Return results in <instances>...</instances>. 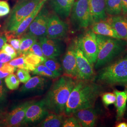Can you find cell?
<instances>
[{
	"instance_id": "1",
	"label": "cell",
	"mask_w": 127,
	"mask_h": 127,
	"mask_svg": "<svg viewBox=\"0 0 127 127\" xmlns=\"http://www.w3.org/2000/svg\"><path fill=\"white\" fill-rule=\"evenodd\" d=\"M103 91L102 86L94 81L78 80L66 103L64 115L69 116L78 110L94 107Z\"/></svg>"
},
{
	"instance_id": "2",
	"label": "cell",
	"mask_w": 127,
	"mask_h": 127,
	"mask_svg": "<svg viewBox=\"0 0 127 127\" xmlns=\"http://www.w3.org/2000/svg\"><path fill=\"white\" fill-rule=\"evenodd\" d=\"M76 82L74 78L64 74L54 82L43 99L48 110L64 114L65 105Z\"/></svg>"
},
{
	"instance_id": "3",
	"label": "cell",
	"mask_w": 127,
	"mask_h": 127,
	"mask_svg": "<svg viewBox=\"0 0 127 127\" xmlns=\"http://www.w3.org/2000/svg\"><path fill=\"white\" fill-rule=\"evenodd\" d=\"M98 44L97 58L94 64L95 69H99L116 59L127 49V41L96 34Z\"/></svg>"
},
{
	"instance_id": "4",
	"label": "cell",
	"mask_w": 127,
	"mask_h": 127,
	"mask_svg": "<svg viewBox=\"0 0 127 127\" xmlns=\"http://www.w3.org/2000/svg\"><path fill=\"white\" fill-rule=\"evenodd\" d=\"M127 80V52L101 68L95 76L96 82L105 85L123 84Z\"/></svg>"
},
{
	"instance_id": "5",
	"label": "cell",
	"mask_w": 127,
	"mask_h": 127,
	"mask_svg": "<svg viewBox=\"0 0 127 127\" xmlns=\"http://www.w3.org/2000/svg\"><path fill=\"white\" fill-rule=\"evenodd\" d=\"M41 0H24L17 1L6 21L5 28L7 33H12L23 20L33 12Z\"/></svg>"
},
{
	"instance_id": "6",
	"label": "cell",
	"mask_w": 127,
	"mask_h": 127,
	"mask_svg": "<svg viewBox=\"0 0 127 127\" xmlns=\"http://www.w3.org/2000/svg\"><path fill=\"white\" fill-rule=\"evenodd\" d=\"M77 45L92 65L95 63L98 52L96 34L89 30L75 40Z\"/></svg>"
},
{
	"instance_id": "7",
	"label": "cell",
	"mask_w": 127,
	"mask_h": 127,
	"mask_svg": "<svg viewBox=\"0 0 127 127\" xmlns=\"http://www.w3.org/2000/svg\"><path fill=\"white\" fill-rule=\"evenodd\" d=\"M71 20L77 27L86 28L92 25L89 0H76L71 10Z\"/></svg>"
},
{
	"instance_id": "8",
	"label": "cell",
	"mask_w": 127,
	"mask_h": 127,
	"mask_svg": "<svg viewBox=\"0 0 127 127\" xmlns=\"http://www.w3.org/2000/svg\"><path fill=\"white\" fill-rule=\"evenodd\" d=\"M74 41L78 72L77 80L94 81L96 75L93 65L85 57L82 50L77 45L76 41Z\"/></svg>"
},
{
	"instance_id": "9",
	"label": "cell",
	"mask_w": 127,
	"mask_h": 127,
	"mask_svg": "<svg viewBox=\"0 0 127 127\" xmlns=\"http://www.w3.org/2000/svg\"><path fill=\"white\" fill-rule=\"evenodd\" d=\"M50 16L46 6L43 5L28 27V33L37 38L46 37L47 25Z\"/></svg>"
},
{
	"instance_id": "10",
	"label": "cell",
	"mask_w": 127,
	"mask_h": 127,
	"mask_svg": "<svg viewBox=\"0 0 127 127\" xmlns=\"http://www.w3.org/2000/svg\"><path fill=\"white\" fill-rule=\"evenodd\" d=\"M44 100L34 101L27 108L22 125L36 123L43 120L49 114Z\"/></svg>"
},
{
	"instance_id": "11",
	"label": "cell",
	"mask_w": 127,
	"mask_h": 127,
	"mask_svg": "<svg viewBox=\"0 0 127 127\" xmlns=\"http://www.w3.org/2000/svg\"><path fill=\"white\" fill-rule=\"evenodd\" d=\"M68 25L56 15H50L48 20L46 37L51 39H61L67 35Z\"/></svg>"
},
{
	"instance_id": "12",
	"label": "cell",
	"mask_w": 127,
	"mask_h": 127,
	"mask_svg": "<svg viewBox=\"0 0 127 127\" xmlns=\"http://www.w3.org/2000/svg\"><path fill=\"white\" fill-rule=\"evenodd\" d=\"M62 66L64 75L77 80L78 72L75 41L69 45L64 55L62 61Z\"/></svg>"
},
{
	"instance_id": "13",
	"label": "cell",
	"mask_w": 127,
	"mask_h": 127,
	"mask_svg": "<svg viewBox=\"0 0 127 127\" xmlns=\"http://www.w3.org/2000/svg\"><path fill=\"white\" fill-rule=\"evenodd\" d=\"M42 52L46 59H56L62 54L63 45L60 39L47 37L39 38Z\"/></svg>"
},
{
	"instance_id": "14",
	"label": "cell",
	"mask_w": 127,
	"mask_h": 127,
	"mask_svg": "<svg viewBox=\"0 0 127 127\" xmlns=\"http://www.w3.org/2000/svg\"><path fill=\"white\" fill-rule=\"evenodd\" d=\"M33 102L31 101L25 102L7 114L3 121L4 126L17 127L22 125L27 108Z\"/></svg>"
},
{
	"instance_id": "15",
	"label": "cell",
	"mask_w": 127,
	"mask_h": 127,
	"mask_svg": "<svg viewBox=\"0 0 127 127\" xmlns=\"http://www.w3.org/2000/svg\"><path fill=\"white\" fill-rule=\"evenodd\" d=\"M72 115L77 119L81 127H94L98 117L97 111L94 107L78 110Z\"/></svg>"
},
{
	"instance_id": "16",
	"label": "cell",
	"mask_w": 127,
	"mask_h": 127,
	"mask_svg": "<svg viewBox=\"0 0 127 127\" xmlns=\"http://www.w3.org/2000/svg\"><path fill=\"white\" fill-rule=\"evenodd\" d=\"M75 0H49L51 9L60 18H68Z\"/></svg>"
},
{
	"instance_id": "17",
	"label": "cell",
	"mask_w": 127,
	"mask_h": 127,
	"mask_svg": "<svg viewBox=\"0 0 127 127\" xmlns=\"http://www.w3.org/2000/svg\"><path fill=\"white\" fill-rule=\"evenodd\" d=\"M105 1L106 0H89L93 24L100 21H104L107 18Z\"/></svg>"
},
{
	"instance_id": "18",
	"label": "cell",
	"mask_w": 127,
	"mask_h": 127,
	"mask_svg": "<svg viewBox=\"0 0 127 127\" xmlns=\"http://www.w3.org/2000/svg\"><path fill=\"white\" fill-rule=\"evenodd\" d=\"M47 0H41L40 2L37 5L35 9L33 11V12L30 14L29 16H28L26 18H25L23 21L20 23V24L18 26L16 30L12 33H9L13 34L14 36L20 37L22 36L23 34L27 31V29L32 21L36 17L37 15L39 12L41 8L44 4L46 1Z\"/></svg>"
},
{
	"instance_id": "19",
	"label": "cell",
	"mask_w": 127,
	"mask_h": 127,
	"mask_svg": "<svg viewBox=\"0 0 127 127\" xmlns=\"http://www.w3.org/2000/svg\"><path fill=\"white\" fill-rule=\"evenodd\" d=\"M107 22L113 27L121 39L127 41V18L114 16L109 18Z\"/></svg>"
},
{
	"instance_id": "20",
	"label": "cell",
	"mask_w": 127,
	"mask_h": 127,
	"mask_svg": "<svg viewBox=\"0 0 127 127\" xmlns=\"http://www.w3.org/2000/svg\"><path fill=\"white\" fill-rule=\"evenodd\" d=\"M114 94L116 95V102L115 103L116 108V119L117 121H121L125 114L126 109L127 102V85L124 91H119L114 90Z\"/></svg>"
},
{
	"instance_id": "21",
	"label": "cell",
	"mask_w": 127,
	"mask_h": 127,
	"mask_svg": "<svg viewBox=\"0 0 127 127\" xmlns=\"http://www.w3.org/2000/svg\"><path fill=\"white\" fill-rule=\"evenodd\" d=\"M92 31L96 34L121 39L114 28L107 21H105V20L94 23Z\"/></svg>"
},
{
	"instance_id": "22",
	"label": "cell",
	"mask_w": 127,
	"mask_h": 127,
	"mask_svg": "<svg viewBox=\"0 0 127 127\" xmlns=\"http://www.w3.org/2000/svg\"><path fill=\"white\" fill-rule=\"evenodd\" d=\"M46 79L41 76L37 75L31 78L23 85L20 91L22 93H26L37 90L42 89L45 86Z\"/></svg>"
},
{
	"instance_id": "23",
	"label": "cell",
	"mask_w": 127,
	"mask_h": 127,
	"mask_svg": "<svg viewBox=\"0 0 127 127\" xmlns=\"http://www.w3.org/2000/svg\"><path fill=\"white\" fill-rule=\"evenodd\" d=\"M64 114H48L43 119L39 126L42 127H62L64 120Z\"/></svg>"
},
{
	"instance_id": "24",
	"label": "cell",
	"mask_w": 127,
	"mask_h": 127,
	"mask_svg": "<svg viewBox=\"0 0 127 127\" xmlns=\"http://www.w3.org/2000/svg\"><path fill=\"white\" fill-rule=\"evenodd\" d=\"M37 41L36 37L28 33L22 36L18 51L19 55H25L27 53L32 45Z\"/></svg>"
},
{
	"instance_id": "25",
	"label": "cell",
	"mask_w": 127,
	"mask_h": 127,
	"mask_svg": "<svg viewBox=\"0 0 127 127\" xmlns=\"http://www.w3.org/2000/svg\"><path fill=\"white\" fill-rule=\"evenodd\" d=\"M23 56L25 62L27 64V71L29 72H33L36 67L43 63L46 59L31 52H28Z\"/></svg>"
},
{
	"instance_id": "26",
	"label": "cell",
	"mask_w": 127,
	"mask_h": 127,
	"mask_svg": "<svg viewBox=\"0 0 127 127\" xmlns=\"http://www.w3.org/2000/svg\"><path fill=\"white\" fill-rule=\"evenodd\" d=\"M105 11L106 13L112 16H116L121 13V0H106Z\"/></svg>"
},
{
	"instance_id": "27",
	"label": "cell",
	"mask_w": 127,
	"mask_h": 127,
	"mask_svg": "<svg viewBox=\"0 0 127 127\" xmlns=\"http://www.w3.org/2000/svg\"><path fill=\"white\" fill-rule=\"evenodd\" d=\"M44 64L54 73L58 77L62 75V66L55 59H46L43 62Z\"/></svg>"
},
{
	"instance_id": "28",
	"label": "cell",
	"mask_w": 127,
	"mask_h": 127,
	"mask_svg": "<svg viewBox=\"0 0 127 127\" xmlns=\"http://www.w3.org/2000/svg\"><path fill=\"white\" fill-rule=\"evenodd\" d=\"M33 74L41 76L55 79L58 77L44 64H40L33 71Z\"/></svg>"
},
{
	"instance_id": "29",
	"label": "cell",
	"mask_w": 127,
	"mask_h": 127,
	"mask_svg": "<svg viewBox=\"0 0 127 127\" xmlns=\"http://www.w3.org/2000/svg\"><path fill=\"white\" fill-rule=\"evenodd\" d=\"M4 81L7 87L12 91L17 90L20 84V82L18 77L13 73L9 74L5 77Z\"/></svg>"
},
{
	"instance_id": "30",
	"label": "cell",
	"mask_w": 127,
	"mask_h": 127,
	"mask_svg": "<svg viewBox=\"0 0 127 127\" xmlns=\"http://www.w3.org/2000/svg\"><path fill=\"white\" fill-rule=\"evenodd\" d=\"M8 63L16 68L27 70V64L25 62L24 56L23 55H21L18 58H14L9 62Z\"/></svg>"
},
{
	"instance_id": "31",
	"label": "cell",
	"mask_w": 127,
	"mask_h": 127,
	"mask_svg": "<svg viewBox=\"0 0 127 127\" xmlns=\"http://www.w3.org/2000/svg\"><path fill=\"white\" fill-rule=\"evenodd\" d=\"M103 104L106 107L110 105L114 104L116 102V95L114 93L107 92L103 94L101 96Z\"/></svg>"
},
{
	"instance_id": "32",
	"label": "cell",
	"mask_w": 127,
	"mask_h": 127,
	"mask_svg": "<svg viewBox=\"0 0 127 127\" xmlns=\"http://www.w3.org/2000/svg\"><path fill=\"white\" fill-rule=\"evenodd\" d=\"M17 76L21 83H25L31 78L29 71L23 69H18L17 71Z\"/></svg>"
},
{
	"instance_id": "33",
	"label": "cell",
	"mask_w": 127,
	"mask_h": 127,
	"mask_svg": "<svg viewBox=\"0 0 127 127\" xmlns=\"http://www.w3.org/2000/svg\"><path fill=\"white\" fill-rule=\"evenodd\" d=\"M70 117L64 120L62 127H81L77 119L73 115L69 116Z\"/></svg>"
},
{
	"instance_id": "34",
	"label": "cell",
	"mask_w": 127,
	"mask_h": 127,
	"mask_svg": "<svg viewBox=\"0 0 127 127\" xmlns=\"http://www.w3.org/2000/svg\"><path fill=\"white\" fill-rule=\"evenodd\" d=\"M28 52H31L32 53H33L34 54L36 55L41 57L43 59H46L45 57L44 56L43 53L42 52L41 44H40V42H38L37 41L32 45Z\"/></svg>"
},
{
	"instance_id": "35",
	"label": "cell",
	"mask_w": 127,
	"mask_h": 127,
	"mask_svg": "<svg viewBox=\"0 0 127 127\" xmlns=\"http://www.w3.org/2000/svg\"><path fill=\"white\" fill-rule=\"evenodd\" d=\"M10 12L9 3L7 1L0 0V18L8 15Z\"/></svg>"
},
{
	"instance_id": "36",
	"label": "cell",
	"mask_w": 127,
	"mask_h": 127,
	"mask_svg": "<svg viewBox=\"0 0 127 127\" xmlns=\"http://www.w3.org/2000/svg\"><path fill=\"white\" fill-rule=\"evenodd\" d=\"M1 50L11 56L13 59L16 58L18 55L16 52L17 51L14 49L13 47L10 44H8L7 42L3 45Z\"/></svg>"
},
{
	"instance_id": "37",
	"label": "cell",
	"mask_w": 127,
	"mask_h": 127,
	"mask_svg": "<svg viewBox=\"0 0 127 127\" xmlns=\"http://www.w3.org/2000/svg\"><path fill=\"white\" fill-rule=\"evenodd\" d=\"M16 67L9 64L8 62L3 64V66L0 69L5 72L9 73V74L13 73L16 70Z\"/></svg>"
},
{
	"instance_id": "38",
	"label": "cell",
	"mask_w": 127,
	"mask_h": 127,
	"mask_svg": "<svg viewBox=\"0 0 127 127\" xmlns=\"http://www.w3.org/2000/svg\"><path fill=\"white\" fill-rule=\"evenodd\" d=\"M13 59L9 55L2 51V50L0 51V62L2 63H6L9 62Z\"/></svg>"
},
{
	"instance_id": "39",
	"label": "cell",
	"mask_w": 127,
	"mask_h": 127,
	"mask_svg": "<svg viewBox=\"0 0 127 127\" xmlns=\"http://www.w3.org/2000/svg\"><path fill=\"white\" fill-rule=\"evenodd\" d=\"M6 97V91L3 84V82L0 79V103L5 101Z\"/></svg>"
},
{
	"instance_id": "40",
	"label": "cell",
	"mask_w": 127,
	"mask_h": 127,
	"mask_svg": "<svg viewBox=\"0 0 127 127\" xmlns=\"http://www.w3.org/2000/svg\"><path fill=\"white\" fill-rule=\"evenodd\" d=\"M7 42V39L5 34L0 33V51L1 50V49L3 45L5 43Z\"/></svg>"
},
{
	"instance_id": "41",
	"label": "cell",
	"mask_w": 127,
	"mask_h": 127,
	"mask_svg": "<svg viewBox=\"0 0 127 127\" xmlns=\"http://www.w3.org/2000/svg\"><path fill=\"white\" fill-rule=\"evenodd\" d=\"M121 2L123 14H127V0H121Z\"/></svg>"
},
{
	"instance_id": "42",
	"label": "cell",
	"mask_w": 127,
	"mask_h": 127,
	"mask_svg": "<svg viewBox=\"0 0 127 127\" xmlns=\"http://www.w3.org/2000/svg\"><path fill=\"white\" fill-rule=\"evenodd\" d=\"M9 73L5 72L0 69V79L4 78L5 77H7L8 75H9Z\"/></svg>"
},
{
	"instance_id": "43",
	"label": "cell",
	"mask_w": 127,
	"mask_h": 127,
	"mask_svg": "<svg viewBox=\"0 0 127 127\" xmlns=\"http://www.w3.org/2000/svg\"><path fill=\"white\" fill-rule=\"evenodd\" d=\"M116 127H127V123L125 122L120 123L116 125Z\"/></svg>"
},
{
	"instance_id": "44",
	"label": "cell",
	"mask_w": 127,
	"mask_h": 127,
	"mask_svg": "<svg viewBox=\"0 0 127 127\" xmlns=\"http://www.w3.org/2000/svg\"><path fill=\"white\" fill-rule=\"evenodd\" d=\"M3 63H1V62H0V69L1 68V67L3 66Z\"/></svg>"
},
{
	"instance_id": "45",
	"label": "cell",
	"mask_w": 127,
	"mask_h": 127,
	"mask_svg": "<svg viewBox=\"0 0 127 127\" xmlns=\"http://www.w3.org/2000/svg\"><path fill=\"white\" fill-rule=\"evenodd\" d=\"M124 85H127V80H126V81L124 83Z\"/></svg>"
},
{
	"instance_id": "46",
	"label": "cell",
	"mask_w": 127,
	"mask_h": 127,
	"mask_svg": "<svg viewBox=\"0 0 127 127\" xmlns=\"http://www.w3.org/2000/svg\"><path fill=\"white\" fill-rule=\"evenodd\" d=\"M22 0H18L17 1H22Z\"/></svg>"
},
{
	"instance_id": "47",
	"label": "cell",
	"mask_w": 127,
	"mask_h": 127,
	"mask_svg": "<svg viewBox=\"0 0 127 127\" xmlns=\"http://www.w3.org/2000/svg\"><path fill=\"white\" fill-rule=\"evenodd\" d=\"M0 114H1V113H0Z\"/></svg>"
}]
</instances>
